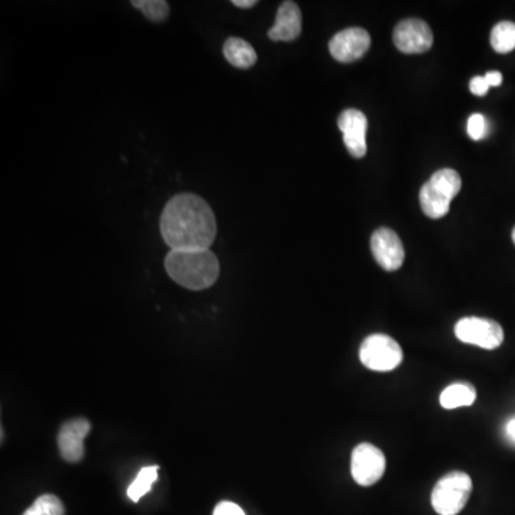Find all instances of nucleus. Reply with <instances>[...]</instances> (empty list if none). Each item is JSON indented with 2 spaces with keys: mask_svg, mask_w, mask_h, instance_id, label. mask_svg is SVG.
<instances>
[{
  "mask_svg": "<svg viewBox=\"0 0 515 515\" xmlns=\"http://www.w3.org/2000/svg\"><path fill=\"white\" fill-rule=\"evenodd\" d=\"M161 232L170 249H209L216 237L215 215L198 195H177L163 209Z\"/></svg>",
  "mask_w": 515,
  "mask_h": 515,
  "instance_id": "nucleus-1",
  "label": "nucleus"
},
{
  "mask_svg": "<svg viewBox=\"0 0 515 515\" xmlns=\"http://www.w3.org/2000/svg\"><path fill=\"white\" fill-rule=\"evenodd\" d=\"M165 268L175 283L192 291L206 290L219 276L218 258L211 249H170Z\"/></svg>",
  "mask_w": 515,
  "mask_h": 515,
  "instance_id": "nucleus-2",
  "label": "nucleus"
},
{
  "mask_svg": "<svg viewBox=\"0 0 515 515\" xmlns=\"http://www.w3.org/2000/svg\"><path fill=\"white\" fill-rule=\"evenodd\" d=\"M463 187L459 173L454 170H441L430 178L420 191V205L423 214L431 219L447 215L452 199L456 198Z\"/></svg>",
  "mask_w": 515,
  "mask_h": 515,
  "instance_id": "nucleus-3",
  "label": "nucleus"
},
{
  "mask_svg": "<svg viewBox=\"0 0 515 515\" xmlns=\"http://www.w3.org/2000/svg\"><path fill=\"white\" fill-rule=\"evenodd\" d=\"M471 491V476L463 471H451L435 484L431 494V504L437 514L457 515L463 511L468 502Z\"/></svg>",
  "mask_w": 515,
  "mask_h": 515,
  "instance_id": "nucleus-4",
  "label": "nucleus"
},
{
  "mask_svg": "<svg viewBox=\"0 0 515 515\" xmlns=\"http://www.w3.org/2000/svg\"><path fill=\"white\" fill-rule=\"evenodd\" d=\"M403 350L396 339L384 334H374L363 339L360 348L361 362L371 371L388 372L403 362Z\"/></svg>",
  "mask_w": 515,
  "mask_h": 515,
  "instance_id": "nucleus-5",
  "label": "nucleus"
},
{
  "mask_svg": "<svg viewBox=\"0 0 515 515\" xmlns=\"http://www.w3.org/2000/svg\"><path fill=\"white\" fill-rule=\"evenodd\" d=\"M454 331L461 343L480 346L483 350H497L504 343L502 325L488 318H463L457 322Z\"/></svg>",
  "mask_w": 515,
  "mask_h": 515,
  "instance_id": "nucleus-6",
  "label": "nucleus"
},
{
  "mask_svg": "<svg viewBox=\"0 0 515 515\" xmlns=\"http://www.w3.org/2000/svg\"><path fill=\"white\" fill-rule=\"evenodd\" d=\"M387 468L384 452L375 445L362 442L357 445L351 458V474L358 485L371 487L381 480Z\"/></svg>",
  "mask_w": 515,
  "mask_h": 515,
  "instance_id": "nucleus-7",
  "label": "nucleus"
},
{
  "mask_svg": "<svg viewBox=\"0 0 515 515\" xmlns=\"http://www.w3.org/2000/svg\"><path fill=\"white\" fill-rule=\"evenodd\" d=\"M434 43V35L427 22L406 19L394 31V45L403 53L416 55L427 52Z\"/></svg>",
  "mask_w": 515,
  "mask_h": 515,
  "instance_id": "nucleus-8",
  "label": "nucleus"
},
{
  "mask_svg": "<svg viewBox=\"0 0 515 515\" xmlns=\"http://www.w3.org/2000/svg\"><path fill=\"white\" fill-rule=\"evenodd\" d=\"M371 252L374 255L375 261L385 271H397L403 266L406 259L403 242L389 228H380L372 233Z\"/></svg>",
  "mask_w": 515,
  "mask_h": 515,
  "instance_id": "nucleus-9",
  "label": "nucleus"
},
{
  "mask_svg": "<svg viewBox=\"0 0 515 515\" xmlns=\"http://www.w3.org/2000/svg\"><path fill=\"white\" fill-rule=\"evenodd\" d=\"M370 47L371 36L365 29L348 28L332 38L329 42V52L338 62L350 64V62L361 59L368 52Z\"/></svg>",
  "mask_w": 515,
  "mask_h": 515,
  "instance_id": "nucleus-10",
  "label": "nucleus"
},
{
  "mask_svg": "<svg viewBox=\"0 0 515 515\" xmlns=\"http://www.w3.org/2000/svg\"><path fill=\"white\" fill-rule=\"evenodd\" d=\"M91 432V423L86 418L67 421L57 435L60 457L67 463H79L85 457V438Z\"/></svg>",
  "mask_w": 515,
  "mask_h": 515,
  "instance_id": "nucleus-11",
  "label": "nucleus"
},
{
  "mask_svg": "<svg viewBox=\"0 0 515 515\" xmlns=\"http://www.w3.org/2000/svg\"><path fill=\"white\" fill-rule=\"evenodd\" d=\"M338 127L348 153L354 158H363L367 153V117L358 109L344 110L338 118Z\"/></svg>",
  "mask_w": 515,
  "mask_h": 515,
  "instance_id": "nucleus-12",
  "label": "nucleus"
},
{
  "mask_svg": "<svg viewBox=\"0 0 515 515\" xmlns=\"http://www.w3.org/2000/svg\"><path fill=\"white\" fill-rule=\"evenodd\" d=\"M302 31V13L295 2H284L276 13L275 23L269 29V39L291 42L297 39Z\"/></svg>",
  "mask_w": 515,
  "mask_h": 515,
  "instance_id": "nucleus-13",
  "label": "nucleus"
},
{
  "mask_svg": "<svg viewBox=\"0 0 515 515\" xmlns=\"http://www.w3.org/2000/svg\"><path fill=\"white\" fill-rule=\"evenodd\" d=\"M476 389L469 382H456L441 392L440 404L445 410H456L459 406H469L476 403Z\"/></svg>",
  "mask_w": 515,
  "mask_h": 515,
  "instance_id": "nucleus-14",
  "label": "nucleus"
},
{
  "mask_svg": "<svg viewBox=\"0 0 515 515\" xmlns=\"http://www.w3.org/2000/svg\"><path fill=\"white\" fill-rule=\"evenodd\" d=\"M223 55L232 66L248 69L257 64V52L254 48L240 38H230L223 45Z\"/></svg>",
  "mask_w": 515,
  "mask_h": 515,
  "instance_id": "nucleus-15",
  "label": "nucleus"
},
{
  "mask_svg": "<svg viewBox=\"0 0 515 515\" xmlns=\"http://www.w3.org/2000/svg\"><path fill=\"white\" fill-rule=\"evenodd\" d=\"M491 47L497 53H510L515 49L514 22H500L491 31Z\"/></svg>",
  "mask_w": 515,
  "mask_h": 515,
  "instance_id": "nucleus-16",
  "label": "nucleus"
},
{
  "mask_svg": "<svg viewBox=\"0 0 515 515\" xmlns=\"http://www.w3.org/2000/svg\"><path fill=\"white\" fill-rule=\"evenodd\" d=\"M158 466H149L139 471L134 483L127 488V497L131 498L132 502H138L144 495L148 494L153 483L158 480Z\"/></svg>",
  "mask_w": 515,
  "mask_h": 515,
  "instance_id": "nucleus-17",
  "label": "nucleus"
},
{
  "mask_svg": "<svg viewBox=\"0 0 515 515\" xmlns=\"http://www.w3.org/2000/svg\"><path fill=\"white\" fill-rule=\"evenodd\" d=\"M23 515H65V507L57 495L43 494L36 498Z\"/></svg>",
  "mask_w": 515,
  "mask_h": 515,
  "instance_id": "nucleus-18",
  "label": "nucleus"
},
{
  "mask_svg": "<svg viewBox=\"0 0 515 515\" xmlns=\"http://www.w3.org/2000/svg\"><path fill=\"white\" fill-rule=\"evenodd\" d=\"M132 6L145 14L149 21L162 22L170 14V4L163 0H134Z\"/></svg>",
  "mask_w": 515,
  "mask_h": 515,
  "instance_id": "nucleus-19",
  "label": "nucleus"
},
{
  "mask_svg": "<svg viewBox=\"0 0 515 515\" xmlns=\"http://www.w3.org/2000/svg\"><path fill=\"white\" fill-rule=\"evenodd\" d=\"M488 131H490V127H488V120L484 115L474 113L468 118L467 134L473 141H483L484 138H487Z\"/></svg>",
  "mask_w": 515,
  "mask_h": 515,
  "instance_id": "nucleus-20",
  "label": "nucleus"
},
{
  "mask_svg": "<svg viewBox=\"0 0 515 515\" xmlns=\"http://www.w3.org/2000/svg\"><path fill=\"white\" fill-rule=\"evenodd\" d=\"M214 515H245V512L235 502H223L216 505Z\"/></svg>",
  "mask_w": 515,
  "mask_h": 515,
  "instance_id": "nucleus-21",
  "label": "nucleus"
},
{
  "mask_svg": "<svg viewBox=\"0 0 515 515\" xmlns=\"http://www.w3.org/2000/svg\"><path fill=\"white\" fill-rule=\"evenodd\" d=\"M488 89H490V85H488L485 76H476V78L471 79V82H469V91H471L473 95H487Z\"/></svg>",
  "mask_w": 515,
  "mask_h": 515,
  "instance_id": "nucleus-22",
  "label": "nucleus"
},
{
  "mask_svg": "<svg viewBox=\"0 0 515 515\" xmlns=\"http://www.w3.org/2000/svg\"><path fill=\"white\" fill-rule=\"evenodd\" d=\"M485 79H487L488 85L490 86H500L502 83V74L497 71L488 72V74H485Z\"/></svg>",
  "mask_w": 515,
  "mask_h": 515,
  "instance_id": "nucleus-23",
  "label": "nucleus"
},
{
  "mask_svg": "<svg viewBox=\"0 0 515 515\" xmlns=\"http://www.w3.org/2000/svg\"><path fill=\"white\" fill-rule=\"evenodd\" d=\"M505 432L509 435L510 440H511L512 442H515V418L509 421L507 427H505Z\"/></svg>",
  "mask_w": 515,
  "mask_h": 515,
  "instance_id": "nucleus-24",
  "label": "nucleus"
},
{
  "mask_svg": "<svg viewBox=\"0 0 515 515\" xmlns=\"http://www.w3.org/2000/svg\"><path fill=\"white\" fill-rule=\"evenodd\" d=\"M235 6L242 7V9H248V7H252L257 4L255 0H233L232 2Z\"/></svg>",
  "mask_w": 515,
  "mask_h": 515,
  "instance_id": "nucleus-25",
  "label": "nucleus"
},
{
  "mask_svg": "<svg viewBox=\"0 0 515 515\" xmlns=\"http://www.w3.org/2000/svg\"><path fill=\"white\" fill-rule=\"evenodd\" d=\"M512 240H514V244H515V228H514V230H512Z\"/></svg>",
  "mask_w": 515,
  "mask_h": 515,
  "instance_id": "nucleus-26",
  "label": "nucleus"
}]
</instances>
